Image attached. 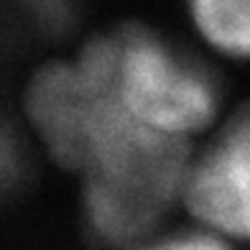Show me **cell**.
Wrapping results in <instances>:
<instances>
[{
	"mask_svg": "<svg viewBox=\"0 0 250 250\" xmlns=\"http://www.w3.org/2000/svg\"><path fill=\"white\" fill-rule=\"evenodd\" d=\"M26 148L16 128L0 118V199L13 197L26 179Z\"/></svg>",
	"mask_w": 250,
	"mask_h": 250,
	"instance_id": "cell-7",
	"label": "cell"
},
{
	"mask_svg": "<svg viewBox=\"0 0 250 250\" xmlns=\"http://www.w3.org/2000/svg\"><path fill=\"white\" fill-rule=\"evenodd\" d=\"M130 250H235L232 243L222 240L220 235L209 230H194V232H176L166 237H151Z\"/></svg>",
	"mask_w": 250,
	"mask_h": 250,
	"instance_id": "cell-8",
	"label": "cell"
},
{
	"mask_svg": "<svg viewBox=\"0 0 250 250\" xmlns=\"http://www.w3.org/2000/svg\"><path fill=\"white\" fill-rule=\"evenodd\" d=\"M79 69L107 89L135 123L187 141L217 115L220 84L197 56L143 26L89 41Z\"/></svg>",
	"mask_w": 250,
	"mask_h": 250,
	"instance_id": "cell-2",
	"label": "cell"
},
{
	"mask_svg": "<svg viewBox=\"0 0 250 250\" xmlns=\"http://www.w3.org/2000/svg\"><path fill=\"white\" fill-rule=\"evenodd\" d=\"M74 18L72 0H0V36H56Z\"/></svg>",
	"mask_w": 250,
	"mask_h": 250,
	"instance_id": "cell-6",
	"label": "cell"
},
{
	"mask_svg": "<svg viewBox=\"0 0 250 250\" xmlns=\"http://www.w3.org/2000/svg\"><path fill=\"white\" fill-rule=\"evenodd\" d=\"M184 199L202 230L250 245V102L191 161Z\"/></svg>",
	"mask_w": 250,
	"mask_h": 250,
	"instance_id": "cell-3",
	"label": "cell"
},
{
	"mask_svg": "<svg viewBox=\"0 0 250 250\" xmlns=\"http://www.w3.org/2000/svg\"><path fill=\"white\" fill-rule=\"evenodd\" d=\"M89 84L95 110L79 166L84 222L102 245L130 250L151 240L171 204L184 197L191 166L187 141L135 123L110 92L92 79Z\"/></svg>",
	"mask_w": 250,
	"mask_h": 250,
	"instance_id": "cell-1",
	"label": "cell"
},
{
	"mask_svg": "<svg viewBox=\"0 0 250 250\" xmlns=\"http://www.w3.org/2000/svg\"><path fill=\"white\" fill-rule=\"evenodd\" d=\"M95 92L77 64L41 69L28 89V115L46 148L79 171L92 120Z\"/></svg>",
	"mask_w": 250,
	"mask_h": 250,
	"instance_id": "cell-4",
	"label": "cell"
},
{
	"mask_svg": "<svg viewBox=\"0 0 250 250\" xmlns=\"http://www.w3.org/2000/svg\"><path fill=\"white\" fill-rule=\"evenodd\" d=\"M189 13L217 51L250 59V0H189Z\"/></svg>",
	"mask_w": 250,
	"mask_h": 250,
	"instance_id": "cell-5",
	"label": "cell"
}]
</instances>
